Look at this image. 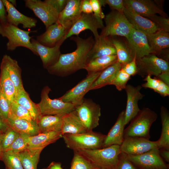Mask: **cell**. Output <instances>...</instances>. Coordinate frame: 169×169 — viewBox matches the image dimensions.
<instances>
[{"instance_id": "cell-49", "label": "cell", "mask_w": 169, "mask_h": 169, "mask_svg": "<svg viewBox=\"0 0 169 169\" xmlns=\"http://www.w3.org/2000/svg\"><path fill=\"white\" fill-rule=\"evenodd\" d=\"M122 69L131 76L137 74V68L135 56L131 61L123 65Z\"/></svg>"}, {"instance_id": "cell-26", "label": "cell", "mask_w": 169, "mask_h": 169, "mask_svg": "<svg viewBox=\"0 0 169 169\" xmlns=\"http://www.w3.org/2000/svg\"><path fill=\"white\" fill-rule=\"evenodd\" d=\"M109 37L115 49L117 61L123 65L131 61L135 56L125 38Z\"/></svg>"}, {"instance_id": "cell-16", "label": "cell", "mask_w": 169, "mask_h": 169, "mask_svg": "<svg viewBox=\"0 0 169 169\" xmlns=\"http://www.w3.org/2000/svg\"><path fill=\"white\" fill-rule=\"evenodd\" d=\"M141 85L134 86L127 84L124 89L127 95L126 108L125 110L124 124L126 125L134 118L141 110L138 102L145 95L141 92Z\"/></svg>"}, {"instance_id": "cell-43", "label": "cell", "mask_w": 169, "mask_h": 169, "mask_svg": "<svg viewBox=\"0 0 169 169\" xmlns=\"http://www.w3.org/2000/svg\"><path fill=\"white\" fill-rule=\"evenodd\" d=\"M10 111L18 118L30 121H34L29 111L23 106L14 101H12L10 104Z\"/></svg>"}, {"instance_id": "cell-13", "label": "cell", "mask_w": 169, "mask_h": 169, "mask_svg": "<svg viewBox=\"0 0 169 169\" xmlns=\"http://www.w3.org/2000/svg\"><path fill=\"white\" fill-rule=\"evenodd\" d=\"M156 148H158L157 141H151L149 139L137 136L124 137L120 146L121 153L132 155L141 154Z\"/></svg>"}, {"instance_id": "cell-54", "label": "cell", "mask_w": 169, "mask_h": 169, "mask_svg": "<svg viewBox=\"0 0 169 169\" xmlns=\"http://www.w3.org/2000/svg\"><path fill=\"white\" fill-rule=\"evenodd\" d=\"M9 127L7 121L0 113V132L4 133Z\"/></svg>"}, {"instance_id": "cell-41", "label": "cell", "mask_w": 169, "mask_h": 169, "mask_svg": "<svg viewBox=\"0 0 169 169\" xmlns=\"http://www.w3.org/2000/svg\"><path fill=\"white\" fill-rule=\"evenodd\" d=\"M29 136L24 134H19L7 151L19 153L27 149L28 148Z\"/></svg>"}, {"instance_id": "cell-3", "label": "cell", "mask_w": 169, "mask_h": 169, "mask_svg": "<svg viewBox=\"0 0 169 169\" xmlns=\"http://www.w3.org/2000/svg\"><path fill=\"white\" fill-rule=\"evenodd\" d=\"M76 151L101 169H114L121 153L120 146L118 145L98 149Z\"/></svg>"}, {"instance_id": "cell-53", "label": "cell", "mask_w": 169, "mask_h": 169, "mask_svg": "<svg viewBox=\"0 0 169 169\" xmlns=\"http://www.w3.org/2000/svg\"><path fill=\"white\" fill-rule=\"evenodd\" d=\"M80 9L82 13L86 14L93 13L90 0H82L80 4Z\"/></svg>"}, {"instance_id": "cell-11", "label": "cell", "mask_w": 169, "mask_h": 169, "mask_svg": "<svg viewBox=\"0 0 169 169\" xmlns=\"http://www.w3.org/2000/svg\"><path fill=\"white\" fill-rule=\"evenodd\" d=\"M104 27L102 19L96 17L93 13H82L79 18L68 32L64 40L73 35L78 36L81 32L87 29L92 32L95 39L100 36L98 29H102Z\"/></svg>"}, {"instance_id": "cell-52", "label": "cell", "mask_w": 169, "mask_h": 169, "mask_svg": "<svg viewBox=\"0 0 169 169\" xmlns=\"http://www.w3.org/2000/svg\"><path fill=\"white\" fill-rule=\"evenodd\" d=\"M8 23L6 10L2 0H0V24L6 25Z\"/></svg>"}, {"instance_id": "cell-42", "label": "cell", "mask_w": 169, "mask_h": 169, "mask_svg": "<svg viewBox=\"0 0 169 169\" xmlns=\"http://www.w3.org/2000/svg\"><path fill=\"white\" fill-rule=\"evenodd\" d=\"M19 133L9 127L2 135V146L3 152L8 150Z\"/></svg>"}, {"instance_id": "cell-35", "label": "cell", "mask_w": 169, "mask_h": 169, "mask_svg": "<svg viewBox=\"0 0 169 169\" xmlns=\"http://www.w3.org/2000/svg\"><path fill=\"white\" fill-rule=\"evenodd\" d=\"M0 87L10 104L15 98L16 91L6 68L2 63L0 64Z\"/></svg>"}, {"instance_id": "cell-58", "label": "cell", "mask_w": 169, "mask_h": 169, "mask_svg": "<svg viewBox=\"0 0 169 169\" xmlns=\"http://www.w3.org/2000/svg\"><path fill=\"white\" fill-rule=\"evenodd\" d=\"M8 1L14 7L16 6V1L15 0H9Z\"/></svg>"}, {"instance_id": "cell-7", "label": "cell", "mask_w": 169, "mask_h": 169, "mask_svg": "<svg viewBox=\"0 0 169 169\" xmlns=\"http://www.w3.org/2000/svg\"><path fill=\"white\" fill-rule=\"evenodd\" d=\"M72 112L87 131H93L99 125L100 107L91 100L84 98L80 104L75 106Z\"/></svg>"}, {"instance_id": "cell-4", "label": "cell", "mask_w": 169, "mask_h": 169, "mask_svg": "<svg viewBox=\"0 0 169 169\" xmlns=\"http://www.w3.org/2000/svg\"><path fill=\"white\" fill-rule=\"evenodd\" d=\"M158 118L157 114L147 107L141 110L130 121L128 126L124 130V138L137 136L150 139V130L153 123Z\"/></svg>"}, {"instance_id": "cell-34", "label": "cell", "mask_w": 169, "mask_h": 169, "mask_svg": "<svg viewBox=\"0 0 169 169\" xmlns=\"http://www.w3.org/2000/svg\"><path fill=\"white\" fill-rule=\"evenodd\" d=\"M160 115L162 128L160 137L156 141L158 148L169 150V112L166 108L162 106Z\"/></svg>"}, {"instance_id": "cell-24", "label": "cell", "mask_w": 169, "mask_h": 169, "mask_svg": "<svg viewBox=\"0 0 169 169\" xmlns=\"http://www.w3.org/2000/svg\"><path fill=\"white\" fill-rule=\"evenodd\" d=\"M125 110H122L118 115L116 121L110 129L104 139L102 148L113 145L120 146L124 140Z\"/></svg>"}, {"instance_id": "cell-8", "label": "cell", "mask_w": 169, "mask_h": 169, "mask_svg": "<svg viewBox=\"0 0 169 169\" xmlns=\"http://www.w3.org/2000/svg\"><path fill=\"white\" fill-rule=\"evenodd\" d=\"M33 32L23 30L9 23L6 25L0 24V34L8 39L7 49L9 51H13L18 47H23L29 49L34 54L37 55L31 42L33 37L29 35L30 33Z\"/></svg>"}, {"instance_id": "cell-40", "label": "cell", "mask_w": 169, "mask_h": 169, "mask_svg": "<svg viewBox=\"0 0 169 169\" xmlns=\"http://www.w3.org/2000/svg\"><path fill=\"white\" fill-rule=\"evenodd\" d=\"M70 169H101L88 160L78 151H74Z\"/></svg>"}, {"instance_id": "cell-59", "label": "cell", "mask_w": 169, "mask_h": 169, "mask_svg": "<svg viewBox=\"0 0 169 169\" xmlns=\"http://www.w3.org/2000/svg\"><path fill=\"white\" fill-rule=\"evenodd\" d=\"M0 161H1V160H0Z\"/></svg>"}, {"instance_id": "cell-18", "label": "cell", "mask_w": 169, "mask_h": 169, "mask_svg": "<svg viewBox=\"0 0 169 169\" xmlns=\"http://www.w3.org/2000/svg\"><path fill=\"white\" fill-rule=\"evenodd\" d=\"M132 49L136 60L154 52L148 42L147 35L143 32L133 28L125 38Z\"/></svg>"}, {"instance_id": "cell-37", "label": "cell", "mask_w": 169, "mask_h": 169, "mask_svg": "<svg viewBox=\"0 0 169 169\" xmlns=\"http://www.w3.org/2000/svg\"><path fill=\"white\" fill-rule=\"evenodd\" d=\"M117 61L116 55H109L95 59L85 67L88 74L102 71Z\"/></svg>"}, {"instance_id": "cell-60", "label": "cell", "mask_w": 169, "mask_h": 169, "mask_svg": "<svg viewBox=\"0 0 169 169\" xmlns=\"http://www.w3.org/2000/svg\"></svg>"}, {"instance_id": "cell-48", "label": "cell", "mask_w": 169, "mask_h": 169, "mask_svg": "<svg viewBox=\"0 0 169 169\" xmlns=\"http://www.w3.org/2000/svg\"><path fill=\"white\" fill-rule=\"evenodd\" d=\"M101 6L108 5L113 10L123 12L125 6L123 0H99Z\"/></svg>"}, {"instance_id": "cell-33", "label": "cell", "mask_w": 169, "mask_h": 169, "mask_svg": "<svg viewBox=\"0 0 169 169\" xmlns=\"http://www.w3.org/2000/svg\"><path fill=\"white\" fill-rule=\"evenodd\" d=\"M64 115H41L37 123L40 133L61 131L62 120Z\"/></svg>"}, {"instance_id": "cell-28", "label": "cell", "mask_w": 169, "mask_h": 169, "mask_svg": "<svg viewBox=\"0 0 169 169\" xmlns=\"http://www.w3.org/2000/svg\"><path fill=\"white\" fill-rule=\"evenodd\" d=\"M1 63L6 68L11 80L13 83L17 92L23 88L21 78V69L17 61L10 56L5 54Z\"/></svg>"}, {"instance_id": "cell-50", "label": "cell", "mask_w": 169, "mask_h": 169, "mask_svg": "<svg viewBox=\"0 0 169 169\" xmlns=\"http://www.w3.org/2000/svg\"><path fill=\"white\" fill-rule=\"evenodd\" d=\"M93 14L96 17L103 19L105 15L103 13L99 0H90Z\"/></svg>"}, {"instance_id": "cell-55", "label": "cell", "mask_w": 169, "mask_h": 169, "mask_svg": "<svg viewBox=\"0 0 169 169\" xmlns=\"http://www.w3.org/2000/svg\"><path fill=\"white\" fill-rule=\"evenodd\" d=\"M160 155L162 159L165 161L169 162V150L165 149H159Z\"/></svg>"}, {"instance_id": "cell-14", "label": "cell", "mask_w": 169, "mask_h": 169, "mask_svg": "<svg viewBox=\"0 0 169 169\" xmlns=\"http://www.w3.org/2000/svg\"><path fill=\"white\" fill-rule=\"evenodd\" d=\"M26 7L31 10L36 17L43 23L47 28L56 22L59 13L53 7L44 1L25 0Z\"/></svg>"}, {"instance_id": "cell-17", "label": "cell", "mask_w": 169, "mask_h": 169, "mask_svg": "<svg viewBox=\"0 0 169 169\" xmlns=\"http://www.w3.org/2000/svg\"><path fill=\"white\" fill-rule=\"evenodd\" d=\"M69 30L57 22L49 26L43 33L36 37V40L44 46L53 47L62 44Z\"/></svg>"}, {"instance_id": "cell-31", "label": "cell", "mask_w": 169, "mask_h": 169, "mask_svg": "<svg viewBox=\"0 0 169 169\" xmlns=\"http://www.w3.org/2000/svg\"><path fill=\"white\" fill-rule=\"evenodd\" d=\"M87 131L76 116L71 112L63 117L61 132L65 134H77Z\"/></svg>"}, {"instance_id": "cell-44", "label": "cell", "mask_w": 169, "mask_h": 169, "mask_svg": "<svg viewBox=\"0 0 169 169\" xmlns=\"http://www.w3.org/2000/svg\"><path fill=\"white\" fill-rule=\"evenodd\" d=\"M131 77L121 69L118 72L110 85H115L118 90L121 91L125 89L127 82Z\"/></svg>"}, {"instance_id": "cell-12", "label": "cell", "mask_w": 169, "mask_h": 169, "mask_svg": "<svg viewBox=\"0 0 169 169\" xmlns=\"http://www.w3.org/2000/svg\"><path fill=\"white\" fill-rule=\"evenodd\" d=\"M102 71L88 74L86 78L58 99L63 102L70 103L75 106L80 104L82 101L84 96L90 90L92 84Z\"/></svg>"}, {"instance_id": "cell-9", "label": "cell", "mask_w": 169, "mask_h": 169, "mask_svg": "<svg viewBox=\"0 0 169 169\" xmlns=\"http://www.w3.org/2000/svg\"><path fill=\"white\" fill-rule=\"evenodd\" d=\"M51 90L48 86L43 89L40 102L38 104L40 114L44 115H64L72 111L75 105L58 99H51L49 94Z\"/></svg>"}, {"instance_id": "cell-57", "label": "cell", "mask_w": 169, "mask_h": 169, "mask_svg": "<svg viewBox=\"0 0 169 169\" xmlns=\"http://www.w3.org/2000/svg\"><path fill=\"white\" fill-rule=\"evenodd\" d=\"M2 133L0 132V159L1 160H2V158L3 153V151L2 148L1 139H2Z\"/></svg>"}, {"instance_id": "cell-20", "label": "cell", "mask_w": 169, "mask_h": 169, "mask_svg": "<svg viewBox=\"0 0 169 169\" xmlns=\"http://www.w3.org/2000/svg\"><path fill=\"white\" fill-rule=\"evenodd\" d=\"M114 55H116V50L109 37L100 35L95 39L94 44L88 54L86 65L96 58Z\"/></svg>"}, {"instance_id": "cell-2", "label": "cell", "mask_w": 169, "mask_h": 169, "mask_svg": "<svg viewBox=\"0 0 169 169\" xmlns=\"http://www.w3.org/2000/svg\"><path fill=\"white\" fill-rule=\"evenodd\" d=\"M137 74L142 78L154 76L169 86V64L167 62L150 54L136 60Z\"/></svg>"}, {"instance_id": "cell-32", "label": "cell", "mask_w": 169, "mask_h": 169, "mask_svg": "<svg viewBox=\"0 0 169 169\" xmlns=\"http://www.w3.org/2000/svg\"><path fill=\"white\" fill-rule=\"evenodd\" d=\"M149 44L154 52L157 55L160 51L169 47V33L162 30H158L147 35Z\"/></svg>"}, {"instance_id": "cell-21", "label": "cell", "mask_w": 169, "mask_h": 169, "mask_svg": "<svg viewBox=\"0 0 169 169\" xmlns=\"http://www.w3.org/2000/svg\"><path fill=\"white\" fill-rule=\"evenodd\" d=\"M31 42L33 48L39 55L44 67L47 69L57 61L61 54L60 48L62 44L60 43L53 47L44 46L32 38Z\"/></svg>"}, {"instance_id": "cell-45", "label": "cell", "mask_w": 169, "mask_h": 169, "mask_svg": "<svg viewBox=\"0 0 169 169\" xmlns=\"http://www.w3.org/2000/svg\"><path fill=\"white\" fill-rule=\"evenodd\" d=\"M146 18L151 21L159 30L169 32L168 18L155 14Z\"/></svg>"}, {"instance_id": "cell-51", "label": "cell", "mask_w": 169, "mask_h": 169, "mask_svg": "<svg viewBox=\"0 0 169 169\" xmlns=\"http://www.w3.org/2000/svg\"><path fill=\"white\" fill-rule=\"evenodd\" d=\"M69 0H45V2L53 7L59 13L64 8Z\"/></svg>"}, {"instance_id": "cell-27", "label": "cell", "mask_w": 169, "mask_h": 169, "mask_svg": "<svg viewBox=\"0 0 169 169\" xmlns=\"http://www.w3.org/2000/svg\"><path fill=\"white\" fill-rule=\"evenodd\" d=\"M123 66V65L117 61L103 70L92 84L90 90L110 85Z\"/></svg>"}, {"instance_id": "cell-47", "label": "cell", "mask_w": 169, "mask_h": 169, "mask_svg": "<svg viewBox=\"0 0 169 169\" xmlns=\"http://www.w3.org/2000/svg\"><path fill=\"white\" fill-rule=\"evenodd\" d=\"M114 169H139L127 158L125 154L121 152Z\"/></svg>"}, {"instance_id": "cell-36", "label": "cell", "mask_w": 169, "mask_h": 169, "mask_svg": "<svg viewBox=\"0 0 169 169\" xmlns=\"http://www.w3.org/2000/svg\"><path fill=\"white\" fill-rule=\"evenodd\" d=\"M43 149L28 148L19 153L24 169H37L40 153Z\"/></svg>"}, {"instance_id": "cell-10", "label": "cell", "mask_w": 169, "mask_h": 169, "mask_svg": "<svg viewBox=\"0 0 169 169\" xmlns=\"http://www.w3.org/2000/svg\"><path fill=\"white\" fill-rule=\"evenodd\" d=\"M125 155L127 158L139 169L169 168V164L161 157L158 148L138 155Z\"/></svg>"}, {"instance_id": "cell-23", "label": "cell", "mask_w": 169, "mask_h": 169, "mask_svg": "<svg viewBox=\"0 0 169 169\" xmlns=\"http://www.w3.org/2000/svg\"><path fill=\"white\" fill-rule=\"evenodd\" d=\"M7 13L8 23L18 27L22 24L24 28L36 26L37 20L35 18L26 16L18 11L8 0H2Z\"/></svg>"}, {"instance_id": "cell-39", "label": "cell", "mask_w": 169, "mask_h": 169, "mask_svg": "<svg viewBox=\"0 0 169 169\" xmlns=\"http://www.w3.org/2000/svg\"><path fill=\"white\" fill-rule=\"evenodd\" d=\"M1 160L4 164L6 169H24L19 153L11 151H4Z\"/></svg>"}, {"instance_id": "cell-15", "label": "cell", "mask_w": 169, "mask_h": 169, "mask_svg": "<svg viewBox=\"0 0 169 169\" xmlns=\"http://www.w3.org/2000/svg\"><path fill=\"white\" fill-rule=\"evenodd\" d=\"M124 6L129 8L138 14L147 18L158 14L168 17L158 1L151 0H123Z\"/></svg>"}, {"instance_id": "cell-25", "label": "cell", "mask_w": 169, "mask_h": 169, "mask_svg": "<svg viewBox=\"0 0 169 169\" xmlns=\"http://www.w3.org/2000/svg\"><path fill=\"white\" fill-rule=\"evenodd\" d=\"M7 122L9 127L19 134L31 136L40 133L36 122L18 118L11 111Z\"/></svg>"}, {"instance_id": "cell-22", "label": "cell", "mask_w": 169, "mask_h": 169, "mask_svg": "<svg viewBox=\"0 0 169 169\" xmlns=\"http://www.w3.org/2000/svg\"><path fill=\"white\" fill-rule=\"evenodd\" d=\"M123 13L134 28L146 35L159 30L151 21L138 14L129 8L125 7Z\"/></svg>"}, {"instance_id": "cell-6", "label": "cell", "mask_w": 169, "mask_h": 169, "mask_svg": "<svg viewBox=\"0 0 169 169\" xmlns=\"http://www.w3.org/2000/svg\"><path fill=\"white\" fill-rule=\"evenodd\" d=\"M104 19L105 26L102 29L100 35L126 38L134 28L123 12L112 10L105 15Z\"/></svg>"}, {"instance_id": "cell-46", "label": "cell", "mask_w": 169, "mask_h": 169, "mask_svg": "<svg viewBox=\"0 0 169 169\" xmlns=\"http://www.w3.org/2000/svg\"><path fill=\"white\" fill-rule=\"evenodd\" d=\"M10 112V104L0 87V113L7 121Z\"/></svg>"}, {"instance_id": "cell-30", "label": "cell", "mask_w": 169, "mask_h": 169, "mask_svg": "<svg viewBox=\"0 0 169 169\" xmlns=\"http://www.w3.org/2000/svg\"><path fill=\"white\" fill-rule=\"evenodd\" d=\"M13 101L25 107L29 112L33 120L37 123L41 116L38 105L31 100L24 88L17 92Z\"/></svg>"}, {"instance_id": "cell-19", "label": "cell", "mask_w": 169, "mask_h": 169, "mask_svg": "<svg viewBox=\"0 0 169 169\" xmlns=\"http://www.w3.org/2000/svg\"><path fill=\"white\" fill-rule=\"evenodd\" d=\"M81 0H69L58 16L57 22L69 30L78 19L82 12Z\"/></svg>"}, {"instance_id": "cell-29", "label": "cell", "mask_w": 169, "mask_h": 169, "mask_svg": "<svg viewBox=\"0 0 169 169\" xmlns=\"http://www.w3.org/2000/svg\"><path fill=\"white\" fill-rule=\"evenodd\" d=\"M62 137L61 131L40 133L35 136H29L28 148L43 149L48 145L55 142Z\"/></svg>"}, {"instance_id": "cell-1", "label": "cell", "mask_w": 169, "mask_h": 169, "mask_svg": "<svg viewBox=\"0 0 169 169\" xmlns=\"http://www.w3.org/2000/svg\"><path fill=\"white\" fill-rule=\"evenodd\" d=\"M71 39L76 43V49L70 53L61 54L56 63L47 69L49 73L65 76L84 69L95 39L92 36L83 39L78 36L73 37Z\"/></svg>"}, {"instance_id": "cell-38", "label": "cell", "mask_w": 169, "mask_h": 169, "mask_svg": "<svg viewBox=\"0 0 169 169\" xmlns=\"http://www.w3.org/2000/svg\"><path fill=\"white\" fill-rule=\"evenodd\" d=\"M144 80L146 82L141 85L142 87L151 89L163 97L169 95V86L161 80L154 77L148 75Z\"/></svg>"}, {"instance_id": "cell-5", "label": "cell", "mask_w": 169, "mask_h": 169, "mask_svg": "<svg viewBox=\"0 0 169 169\" xmlns=\"http://www.w3.org/2000/svg\"><path fill=\"white\" fill-rule=\"evenodd\" d=\"M105 135L92 131L63 135L67 147L74 151L102 148Z\"/></svg>"}, {"instance_id": "cell-56", "label": "cell", "mask_w": 169, "mask_h": 169, "mask_svg": "<svg viewBox=\"0 0 169 169\" xmlns=\"http://www.w3.org/2000/svg\"><path fill=\"white\" fill-rule=\"evenodd\" d=\"M43 169H63L61 166V164L59 162H52L46 168Z\"/></svg>"}]
</instances>
